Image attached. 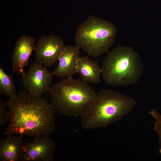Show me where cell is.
Segmentation results:
<instances>
[{"instance_id": "obj_3", "label": "cell", "mask_w": 161, "mask_h": 161, "mask_svg": "<svg viewBox=\"0 0 161 161\" xmlns=\"http://www.w3.org/2000/svg\"><path fill=\"white\" fill-rule=\"evenodd\" d=\"M135 100L112 89H103L97 93L93 105L80 117L85 129L104 128L130 112Z\"/></svg>"}, {"instance_id": "obj_4", "label": "cell", "mask_w": 161, "mask_h": 161, "mask_svg": "<svg viewBox=\"0 0 161 161\" xmlns=\"http://www.w3.org/2000/svg\"><path fill=\"white\" fill-rule=\"evenodd\" d=\"M107 54L102 67L103 78L106 84L125 86L138 81L143 73L144 64L132 47L118 46Z\"/></svg>"}, {"instance_id": "obj_15", "label": "cell", "mask_w": 161, "mask_h": 161, "mask_svg": "<svg viewBox=\"0 0 161 161\" xmlns=\"http://www.w3.org/2000/svg\"><path fill=\"white\" fill-rule=\"evenodd\" d=\"M5 103L0 100V126L6 124L9 120V114L6 108Z\"/></svg>"}, {"instance_id": "obj_9", "label": "cell", "mask_w": 161, "mask_h": 161, "mask_svg": "<svg viewBox=\"0 0 161 161\" xmlns=\"http://www.w3.org/2000/svg\"><path fill=\"white\" fill-rule=\"evenodd\" d=\"M35 39L30 35H24L17 40L13 51L12 74L17 72L21 74L24 68L28 65L29 58L35 49Z\"/></svg>"}, {"instance_id": "obj_11", "label": "cell", "mask_w": 161, "mask_h": 161, "mask_svg": "<svg viewBox=\"0 0 161 161\" xmlns=\"http://www.w3.org/2000/svg\"><path fill=\"white\" fill-rule=\"evenodd\" d=\"M76 72L82 80L87 83L97 84L101 81L102 68L97 61L92 60L87 56L80 57L78 61Z\"/></svg>"}, {"instance_id": "obj_8", "label": "cell", "mask_w": 161, "mask_h": 161, "mask_svg": "<svg viewBox=\"0 0 161 161\" xmlns=\"http://www.w3.org/2000/svg\"><path fill=\"white\" fill-rule=\"evenodd\" d=\"M65 46L63 39L60 37L44 36L35 45L36 61L46 67L51 66L58 60Z\"/></svg>"}, {"instance_id": "obj_10", "label": "cell", "mask_w": 161, "mask_h": 161, "mask_svg": "<svg viewBox=\"0 0 161 161\" xmlns=\"http://www.w3.org/2000/svg\"><path fill=\"white\" fill-rule=\"evenodd\" d=\"M80 49L76 45L65 46L58 58V65L52 74L61 78L72 77L77 73Z\"/></svg>"}, {"instance_id": "obj_12", "label": "cell", "mask_w": 161, "mask_h": 161, "mask_svg": "<svg viewBox=\"0 0 161 161\" xmlns=\"http://www.w3.org/2000/svg\"><path fill=\"white\" fill-rule=\"evenodd\" d=\"M23 136L8 135L0 142V161H21Z\"/></svg>"}, {"instance_id": "obj_1", "label": "cell", "mask_w": 161, "mask_h": 161, "mask_svg": "<svg viewBox=\"0 0 161 161\" xmlns=\"http://www.w3.org/2000/svg\"><path fill=\"white\" fill-rule=\"evenodd\" d=\"M5 103L8 108L10 123L4 135L35 137L54 132L55 112L45 98L21 91Z\"/></svg>"}, {"instance_id": "obj_2", "label": "cell", "mask_w": 161, "mask_h": 161, "mask_svg": "<svg viewBox=\"0 0 161 161\" xmlns=\"http://www.w3.org/2000/svg\"><path fill=\"white\" fill-rule=\"evenodd\" d=\"M56 112L69 117H80L90 108L97 93L87 83L73 77L52 85L49 91Z\"/></svg>"}, {"instance_id": "obj_6", "label": "cell", "mask_w": 161, "mask_h": 161, "mask_svg": "<svg viewBox=\"0 0 161 161\" xmlns=\"http://www.w3.org/2000/svg\"><path fill=\"white\" fill-rule=\"evenodd\" d=\"M35 62L28 68L27 72L21 74V83L26 92L32 95L41 97L49 91L53 75L47 67Z\"/></svg>"}, {"instance_id": "obj_7", "label": "cell", "mask_w": 161, "mask_h": 161, "mask_svg": "<svg viewBox=\"0 0 161 161\" xmlns=\"http://www.w3.org/2000/svg\"><path fill=\"white\" fill-rule=\"evenodd\" d=\"M56 146L49 135L35 137L32 141L22 145L21 161H52Z\"/></svg>"}, {"instance_id": "obj_5", "label": "cell", "mask_w": 161, "mask_h": 161, "mask_svg": "<svg viewBox=\"0 0 161 161\" xmlns=\"http://www.w3.org/2000/svg\"><path fill=\"white\" fill-rule=\"evenodd\" d=\"M117 32L112 22L91 15L77 28L75 43L88 55L97 57L109 52Z\"/></svg>"}, {"instance_id": "obj_13", "label": "cell", "mask_w": 161, "mask_h": 161, "mask_svg": "<svg viewBox=\"0 0 161 161\" xmlns=\"http://www.w3.org/2000/svg\"><path fill=\"white\" fill-rule=\"evenodd\" d=\"M0 93L5 96L16 95V85L11 75H7L0 67Z\"/></svg>"}, {"instance_id": "obj_14", "label": "cell", "mask_w": 161, "mask_h": 161, "mask_svg": "<svg viewBox=\"0 0 161 161\" xmlns=\"http://www.w3.org/2000/svg\"><path fill=\"white\" fill-rule=\"evenodd\" d=\"M149 113L156 120L154 126V130L157 133L159 143L160 145L159 152L161 153V115L155 109L151 110Z\"/></svg>"}]
</instances>
